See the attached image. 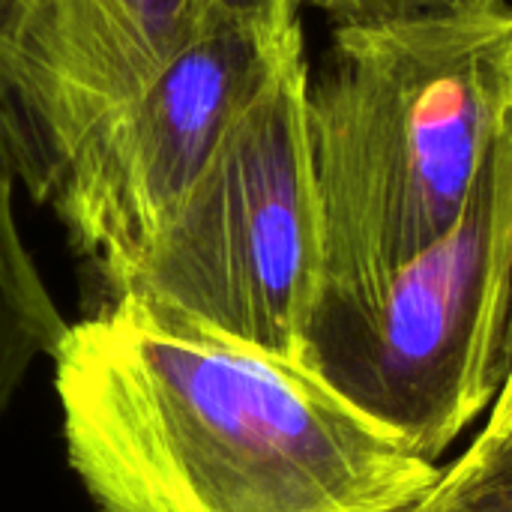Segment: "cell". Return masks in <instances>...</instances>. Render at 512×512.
<instances>
[{
	"label": "cell",
	"instance_id": "cell-1",
	"mask_svg": "<svg viewBox=\"0 0 512 512\" xmlns=\"http://www.w3.org/2000/svg\"><path fill=\"white\" fill-rule=\"evenodd\" d=\"M51 363L96 512H393L441 477L312 363L135 297L69 324Z\"/></svg>",
	"mask_w": 512,
	"mask_h": 512
},
{
	"label": "cell",
	"instance_id": "cell-2",
	"mask_svg": "<svg viewBox=\"0 0 512 512\" xmlns=\"http://www.w3.org/2000/svg\"><path fill=\"white\" fill-rule=\"evenodd\" d=\"M306 111L321 204L315 318L372 303L462 219L512 120V6L333 27Z\"/></svg>",
	"mask_w": 512,
	"mask_h": 512
},
{
	"label": "cell",
	"instance_id": "cell-3",
	"mask_svg": "<svg viewBox=\"0 0 512 512\" xmlns=\"http://www.w3.org/2000/svg\"><path fill=\"white\" fill-rule=\"evenodd\" d=\"M306 360L432 465L486 420L512 366V120L456 228L372 303L318 312Z\"/></svg>",
	"mask_w": 512,
	"mask_h": 512
},
{
	"label": "cell",
	"instance_id": "cell-4",
	"mask_svg": "<svg viewBox=\"0 0 512 512\" xmlns=\"http://www.w3.org/2000/svg\"><path fill=\"white\" fill-rule=\"evenodd\" d=\"M309 66L291 60L231 129L138 261L108 288L261 351L306 360L321 294ZM309 363V360H306Z\"/></svg>",
	"mask_w": 512,
	"mask_h": 512
},
{
	"label": "cell",
	"instance_id": "cell-5",
	"mask_svg": "<svg viewBox=\"0 0 512 512\" xmlns=\"http://www.w3.org/2000/svg\"><path fill=\"white\" fill-rule=\"evenodd\" d=\"M297 57L303 30L222 27L165 63L78 144L45 204L108 288L168 225L231 129Z\"/></svg>",
	"mask_w": 512,
	"mask_h": 512
},
{
	"label": "cell",
	"instance_id": "cell-6",
	"mask_svg": "<svg viewBox=\"0 0 512 512\" xmlns=\"http://www.w3.org/2000/svg\"><path fill=\"white\" fill-rule=\"evenodd\" d=\"M306 0H0V153L45 204L78 144L180 51L231 27L300 30Z\"/></svg>",
	"mask_w": 512,
	"mask_h": 512
},
{
	"label": "cell",
	"instance_id": "cell-7",
	"mask_svg": "<svg viewBox=\"0 0 512 512\" xmlns=\"http://www.w3.org/2000/svg\"><path fill=\"white\" fill-rule=\"evenodd\" d=\"M12 189L15 177L0 153V423L33 366L54 360L69 330V321L24 246Z\"/></svg>",
	"mask_w": 512,
	"mask_h": 512
},
{
	"label": "cell",
	"instance_id": "cell-8",
	"mask_svg": "<svg viewBox=\"0 0 512 512\" xmlns=\"http://www.w3.org/2000/svg\"><path fill=\"white\" fill-rule=\"evenodd\" d=\"M321 9L333 27H363V24H384L474 6H512V0H306Z\"/></svg>",
	"mask_w": 512,
	"mask_h": 512
},
{
	"label": "cell",
	"instance_id": "cell-9",
	"mask_svg": "<svg viewBox=\"0 0 512 512\" xmlns=\"http://www.w3.org/2000/svg\"><path fill=\"white\" fill-rule=\"evenodd\" d=\"M512 438V366L507 375V384L501 390V396L495 399L492 411L486 414L483 429L477 432V438L471 441L474 447H492V444H504Z\"/></svg>",
	"mask_w": 512,
	"mask_h": 512
},
{
	"label": "cell",
	"instance_id": "cell-10",
	"mask_svg": "<svg viewBox=\"0 0 512 512\" xmlns=\"http://www.w3.org/2000/svg\"><path fill=\"white\" fill-rule=\"evenodd\" d=\"M393 512H435V510L426 504V495H423L420 501H414V504H408V507H402V510H393Z\"/></svg>",
	"mask_w": 512,
	"mask_h": 512
}]
</instances>
